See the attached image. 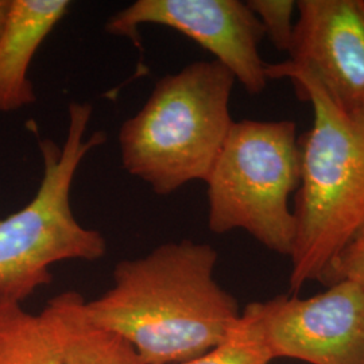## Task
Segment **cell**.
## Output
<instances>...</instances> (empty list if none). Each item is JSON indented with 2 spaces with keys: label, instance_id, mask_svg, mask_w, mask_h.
Wrapping results in <instances>:
<instances>
[{
  "label": "cell",
  "instance_id": "obj_3",
  "mask_svg": "<svg viewBox=\"0 0 364 364\" xmlns=\"http://www.w3.org/2000/svg\"><path fill=\"white\" fill-rule=\"evenodd\" d=\"M235 82L215 60L158 80L141 111L119 131L123 168L161 196L207 181L234 124Z\"/></svg>",
  "mask_w": 364,
  "mask_h": 364
},
{
  "label": "cell",
  "instance_id": "obj_6",
  "mask_svg": "<svg viewBox=\"0 0 364 364\" xmlns=\"http://www.w3.org/2000/svg\"><path fill=\"white\" fill-rule=\"evenodd\" d=\"M272 362L364 364V289L340 281L308 299L277 296L243 309Z\"/></svg>",
  "mask_w": 364,
  "mask_h": 364
},
{
  "label": "cell",
  "instance_id": "obj_14",
  "mask_svg": "<svg viewBox=\"0 0 364 364\" xmlns=\"http://www.w3.org/2000/svg\"><path fill=\"white\" fill-rule=\"evenodd\" d=\"M350 281L364 289V231L344 248L321 278L324 287Z\"/></svg>",
  "mask_w": 364,
  "mask_h": 364
},
{
  "label": "cell",
  "instance_id": "obj_2",
  "mask_svg": "<svg viewBox=\"0 0 364 364\" xmlns=\"http://www.w3.org/2000/svg\"><path fill=\"white\" fill-rule=\"evenodd\" d=\"M299 97L312 103L311 130L299 138L296 239L290 291L321 281L340 252L364 231V117L344 114L314 78L290 70ZM277 78V80H278Z\"/></svg>",
  "mask_w": 364,
  "mask_h": 364
},
{
  "label": "cell",
  "instance_id": "obj_13",
  "mask_svg": "<svg viewBox=\"0 0 364 364\" xmlns=\"http://www.w3.org/2000/svg\"><path fill=\"white\" fill-rule=\"evenodd\" d=\"M248 7L259 19L264 37L272 41L275 49L289 53L296 22L293 19L297 1L293 0H248Z\"/></svg>",
  "mask_w": 364,
  "mask_h": 364
},
{
  "label": "cell",
  "instance_id": "obj_4",
  "mask_svg": "<svg viewBox=\"0 0 364 364\" xmlns=\"http://www.w3.org/2000/svg\"><path fill=\"white\" fill-rule=\"evenodd\" d=\"M91 117V105H69L64 144L52 139L39 142L43 176L38 192L26 207L0 220L3 302L22 304L41 287L50 285V267L58 262L102 259L107 252L103 234L81 225L70 205L72 183L81 161L107 139L103 131L84 139Z\"/></svg>",
  "mask_w": 364,
  "mask_h": 364
},
{
  "label": "cell",
  "instance_id": "obj_9",
  "mask_svg": "<svg viewBox=\"0 0 364 364\" xmlns=\"http://www.w3.org/2000/svg\"><path fill=\"white\" fill-rule=\"evenodd\" d=\"M70 6L68 0H11L0 36V112L36 103L30 64Z\"/></svg>",
  "mask_w": 364,
  "mask_h": 364
},
{
  "label": "cell",
  "instance_id": "obj_5",
  "mask_svg": "<svg viewBox=\"0 0 364 364\" xmlns=\"http://www.w3.org/2000/svg\"><path fill=\"white\" fill-rule=\"evenodd\" d=\"M205 183L213 234L243 230L290 258L296 219L289 198L299 183L294 122H234Z\"/></svg>",
  "mask_w": 364,
  "mask_h": 364
},
{
  "label": "cell",
  "instance_id": "obj_11",
  "mask_svg": "<svg viewBox=\"0 0 364 364\" xmlns=\"http://www.w3.org/2000/svg\"><path fill=\"white\" fill-rule=\"evenodd\" d=\"M0 364H63L45 317L0 301Z\"/></svg>",
  "mask_w": 364,
  "mask_h": 364
},
{
  "label": "cell",
  "instance_id": "obj_1",
  "mask_svg": "<svg viewBox=\"0 0 364 364\" xmlns=\"http://www.w3.org/2000/svg\"><path fill=\"white\" fill-rule=\"evenodd\" d=\"M218 252L207 243H164L122 260L114 285L85 302L95 326L127 340L144 364H178L212 351L228 338L242 311L218 284Z\"/></svg>",
  "mask_w": 364,
  "mask_h": 364
},
{
  "label": "cell",
  "instance_id": "obj_8",
  "mask_svg": "<svg viewBox=\"0 0 364 364\" xmlns=\"http://www.w3.org/2000/svg\"><path fill=\"white\" fill-rule=\"evenodd\" d=\"M287 61L267 64L269 80L299 70L350 117H364V0H299Z\"/></svg>",
  "mask_w": 364,
  "mask_h": 364
},
{
  "label": "cell",
  "instance_id": "obj_7",
  "mask_svg": "<svg viewBox=\"0 0 364 364\" xmlns=\"http://www.w3.org/2000/svg\"><path fill=\"white\" fill-rule=\"evenodd\" d=\"M159 25L177 30L213 54L250 95L267 87L266 63L259 54L264 31L259 19L240 0H136L112 15L105 31L142 48L139 27Z\"/></svg>",
  "mask_w": 364,
  "mask_h": 364
},
{
  "label": "cell",
  "instance_id": "obj_12",
  "mask_svg": "<svg viewBox=\"0 0 364 364\" xmlns=\"http://www.w3.org/2000/svg\"><path fill=\"white\" fill-rule=\"evenodd\" d=\"M258 329L242 311L240 318L220 346L196 359L178 364H270Z\"/></svg>",
  "mask_w": 364,
  "mask_h": 364
},
{
  "label": "cell",
  "instance_id": "obj_15",
  "mask_svg": "<svg viewBox=\"0 0 364 364\" xmlns=\"http://www.w3.org/2000/svg\"><path fill=\"white\" fill-rule=\"evenodd\" d=\"M10 3L11 0H0V36L3 33V28L7 21V15L10 11Z\"/></svg>",
  "mask_w": 364,
  "mask_h": 364
},
{
  "label": "cell",
  "instance_id": "obj_10",
  "mask_svg": "<svg viewBox=\"0 0 364 364\" xmlns=\"http://www.w3.org/2000/svg\"><path fill=\"white\" fill-rule=\"evenodd\" d=\"M85 302L80 293L69 290L53 297L41 312L63 364H144L127 340L90 321Z\"/></svg>",
  "mask_w": 364,
  "mask_h": 364
}]
</instances>
